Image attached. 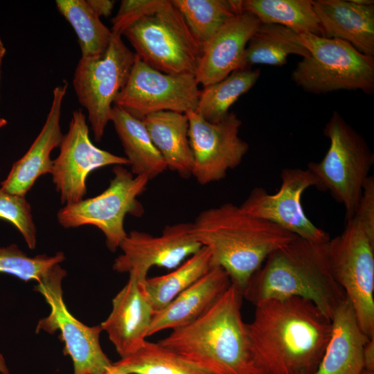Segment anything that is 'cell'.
Returning a JSON list of instances; mask_svg holds the SVG:
<instances>
[{
  "label": "cell",
  "mask_w": 374,
  "mask_h": 374,
  "mask_svg": "<svg viewBox=\"0 0 374 374\" xmlns=\"http://www.w3.org/2000/svg\"><path fill=\"white\" fill-rule=\"evenodd\" d=\"M247 326L260 374H312L332 322L312 301L291 297L258 303Z\"/></svg>",
  "instance_id": "cell-1"
},
{
  "label": "cell",
  "mask_w": 374,
  "mask_h": 374,
  "mask_svg": "<svg viewBox=\"0 0 374 374\" xmlns=\"http://www.w3.org/2000/svg\"><path fill=\"white\" fill-rule=\"evenodd\" d=\"M190 232L208 250L212 266L222 267L242 293L267 258L298 237L233 203L200 212Z\"/></svg>",
  "instance_id": "cell-2"
},
{
  "label": "cell",
  "mask_w": 374,
  "mask_h": 374,
  "mask_svg": "<svg viewBox=\"0 0 374 374\" xmlns=\"http://www.w3.org/2000/svg\"><path fill=\"white\" fill-rule=\"evenodd\" d=\"M242 299L231 283L204 315L158 343L211 374H260L242 318Z\"/></svg>",
  "instance_id": "cell-3"
},
{
  "label": "cell",
  "mask_w": 374,
  "mask_h": 374,
  "mask_svg": "<svg viewBox=\"0 0 374 374\" xmlns=\"http://www.w3.org/2000/svg\"><path fill=\"white\" fill-rule=\"evenodd\" d=\"M328 242L296 237L275 250L251 276L243 298L255 306L270 299L303 298L331 319L346 296L331 272Z\"/></svg>",
  "instance_id": "cell-4"
},
{
  "label": "cell",
  "mask_w": 374,
  "mask_h": 374,
  "mask_svg": "<svg viewBox=\"0 0 374 374\" xmlns=\"http://www.w3.org/2000/svg\"><path fill=\"white\" fill-rule=\"evenodd\" d=\"M330 147L319 162L308 170L317 180L316 188L328 191L345 208L346 221L353 218L364 186L374 163V154L364 139L336 111L323 129Z\"/></svg>",
  "instance_id": "cell-5"
},
{
  "label": "cell",
  "mask_w": 374,
  "mask_h": 374,
  "mask_svg": "<svg viewBox=\"0 0 374 374\" xmlns=\"http://www.w3.org/2000/svg\"><path fill=\"white\" fill-rule=\"evenodd\" d=\"M310 53L292 71V79L304 91L327 93L338 90L374 91V57L359 52L350 43L310 33L300 34Z\"/></svg>",
  "instance_id": "cell-6"
},
{
  "label": "cell",
  "mask_w": 374,
  "mask_h": 374,
  "mask_svg": "<svg viewBox=\"0 0 374 374\" xmlns=\"http://www.w3.org/2000/svg\"><path fill=\"white\" fill-rule=\"evenodd\" d=\"M123 35L136 55L154 69L168 74H195L202 48L171 1L132 24Z\"/></svg>",
  "instance_id": "cell-7"
},
{
  "label": "cell",
  "mask_w": 374,
  "mask_h": 374,
  "mask_svg": "<svg viewBox=\"0 0 374 374\" xmlns=\"http://www.w3.org/2000/svg\"><path fill=\"white\" fill-rule=\"evenodd\" d=\"M331 272L350 302L358 325L374 337V240L354 218L328 242Z\"/></svg>",
  "instance_id": "cell-8"
},
{
  "label": "cell",
  "mask_w": 374,
  "mask_h": 374,
  "mask_svg": "<svg viewBox=\"0 0 374 374\" xmlns=\"http://www.w3.org/2000/svg\"><path fill=\"white\" fill-rule=\"evenodd\" d=\"M109 186L98 195L66 204L57 214L64 228L92 225L105 235L106 245L115 251L127 233L124 229L127 214L139 217L143 208L137 197L150 181L145 176L134 175L122 166H115Z\"/></svg>",
  "instance_id": "cell-9"
},
{
  "label": "cell",
  "mask_w": 374,
  "mask_h": 374,
  "mask_svg": "<svg viewBox=\"0 0 374 374\" xmlns=\"http://www.w3.org/2000/svg\"><path fill=\"white\" fill-rule=\"evenodd\" d=\"M136 55L112 34L106 51L93 57H80L75 69L73 86L80 104L86 109L97 142L110 121L114 101L125 85Z\"/></svg>",
  "instance_id": "cell-10"
},
{
  "label": "cell",
  "mask_w": 374,
  "mask_h": 374,
  "mask_svg": "<svg viewBox=\"0 0 374 374\" xmlns=\"http://www.w3.org/2000/svg\"><path fill=\"white\" fill-rule=\"evenodd\" d=\"M66 276V271L57 264L35 286V290L44 297L51 308L50 314L39 321L35 331L50 334L60 331L64 354L69 355L73 362V374H104L112 362L100 344L102 328L100 325H84L68 310L62 287Z\"/></svg>",
  "instance_id": "cell-11"
},
{
  "label": "cell",
  "mask_w": 374,
  "mask_h": 374,
  "mask_svg": "<svg viewBox=\"0 0 374 374\" xmlns=\"http://www.w3.org/2000/svg\"><path fill=\"white\" fill-rule=\"evenodd\" d=\"M193 74H168L143 62L137 55L128 80L114 105L142 120L161 111L196 110L200 90Z\"/></svg>",
  "instance_id": "cell-12"
},
{
  "label": "cell",
  "mask_w": 374,
  "mask_h": 374,
  "mask_svg": "<svg viewBox=\"0 0 374 374\" xmlns=\"http://www.w3.org/2000/svg\"><path fill=\"white\" fill-rule=\"evenodd\" d=\"M185 114L193 155L192 175L202 185L224 179L229 170L240 164L249 148L239 136L241 120L233 112L218 123L206 121L195 110Z\"/></svg>",
  "instance_id": "cell-13"
},
{
  "label": "cell",
  "mask_w": 374,
  "mask_h": 374,
  "mask_svg": "<svg viewBox=\"0 0 374 374\" xmlns=\"http://www.w3.org/2000/svg\"><path fill=\"white\" fill-rule=\"evenodd\" d=\"M281 184L274 194L264 188H254L240 206L246 213L271 222L303 239L319 243L330 238L305 215L301 197L306 189L317 186V180L308 169L284 168L280 172Z\"/></svg>",
  "instance_id": "cell-14"
},
{
  "label": "cell",
  "mask_w": 374,
  "mask_h": 374,
  "mask_svg": "<svg viewBox=\"0 0 374 374\" xmlns=\"http://www.w3.org/2000/svg\"><path fill=\"white\" fill-rule=\"evenodd\" d=\"M89 132L82 110L73 111L51 172L62 204H73L83 199L87 193V178L94 170L111 165H130L126 157L96 147L91 141Z\"/></svg>",
  "instance_id": "cell-15"
},
{
  "label": "cell",
  "mask_w": 374,
  "mask_h": 374,
  "mask_svg": "<svg viewBox=\"0 0 374 374\" xmlns=\"http://www.w3.org/2000/svg\"><path fill=\"white\" fill-rule=\"evenodd\" d=\"M191 223L166 226L161 235L132 231L121 243L122 253L113 263V269L128 273L142 283L154 266L174 269L202 246L191 235Z\"/></svg>",
  "instance_id": "cell-16"
},
{
  "label": "cell",
  "mask_w": 374,
  "mask_h": 374,
  "mask_svg": "<svg viewBox=\"0 0 374 374\" xmlns=\"http://www.w3.org/2000/svg\"><path fill=\"white\" fill-rule=\"evenodd\" d=\"M260 24L246 11L229 19L202 47L195 74L197 83L205 87L242 69L246 46Z\"/></svg>",
  "instance_id": "cell-17"
},
{
  "label": "cell",
  "mask_w": 374,
  "mask_h": 374,
  "mask_svg": "<svg viewBox=\"0 0 374 374\" xmlns=\"http://www.w3.org/2000/svg\"><path fill=\"white\" fill-rule=\"evenodd\" d=\"M112 300V309L101 323L121 358L138 350L145 342L153 315L141 283L132 276Z\"/></svg>",
  "instance_id": "cell-18"
},
{
  "label": "cell",
  "mask_w": 374,
  "mask_h": 374,
  "mask_svg": "<svg viewBox=\"0 0 374 374\" xmlns=\"http://www.w3.org/2000/svg\"><path fill=\"white\" fill-rule=\"evenodd\" d=\"M67 86L64 80L62 84L53 89L46 121L28 150L12 165L7 178L1 182V188L4 190L25 196L38 177L51 172L53 160L50 154L53 149L60 147L63 137L60 117Z\"/></svg>",
  "instance_id": "cell-19"
},
{
  "label": "cell",
  "mask_w": 374,
  "mask_h": 374,
  "mask_svg": "<svg viewBox=\"0 0 374 374\" xmlns=\"http://www.w3.org/2000/svg\"><path fill=\"white\" fill-rule=\"evenodd\" d=\"M231 285L227 273L220 267L213 266L164 308L153 312L148 335L194 322L213 307Z\"/></svg>",
  "instance_id": "cell-20"
},
{
  "label": "cell",
  "mask_w": 374,
  "mask_h": 374,
  "mask_svg": "<svg viewBox=\"0 0 374 374\" xmlns=\"http://www.w3.org/2000/svg\"><path fill=\"white\" fill-rule=\"evenodd\" d=\"M323 37L350 43L361 53L374 57V4L352 0H312Z\"/></svg>",
  "instance_id": "cell-21"
},
{
  "label": "cell",
  "mask_w": 374,
  "mask_h": 374,
  "mask_svg": "<svg viewBox=\"0 0 374 374\" xmlns=\"http://www.w3.org/2000/svg\"><path fill=\"white\" fill-rule=\"evenodd\" d=\"M331 322L330 339L312 374H361L364 348L370 339L361 330L347 297L335 312Z\"/></svg>",
  "instance_id": "cell-22"
},
{
  "label": "cell",
  "mask_w": 374,
  "mask_h": 374,
  "mask_svg": "<svg viewBox=\"0 0 374 374\" xmlns=\"http://www.w3.org/2000/svg\"><path fill=\"white\" fill-rule=\"evenodd\" d=\"M167 168L188 178L192 175L193 155L189 140V122L184 113L161 111L142 119Z\"/></svg>",
  "instance_id": "cell-23"
},
{
  "label": "cell",
  "mask_w": 374,
  "mask_h": 374,
  "mask_svg": "<svg viewBox=\"0 0 374 374\" xmlns=\"http://www.w3.org/2000/svg\"><path fill=\"white\" fill-rule=\"evenodd\" d=\"M110 121L121 142L134 175L145 176L151 180L168 168L142 120L113 105Z\"/></svg>",
  "instance_id": "cell-24"
},
{
  "label": "cell",
  "mask_w": 374,
  "mask_h": 374,
  "mask_svg": "<svg viewBox=\"0 0 374 374\" xmlns=\"http://www.w3.org/2000/svg\"><path fill=\"white\" fill-rule=\"evenodd\" d=\"M292 54L310 56L300 34L282 25L260 24L246 46L242 69L254 64L283 66Z\"/></svg>",
  "instance_id": "cell-25"
},
{
  "label": "cell",
  "mask_w": 374,
  "mask_h": 374,
  "mask_svg": "<svg viewBox=\"0 0 374 374\" xmlns=\"http://www.w3.org/2000/svg\"><path fill=\"white\" fill-rule=\"evenodd\" d=\"M211 254L205 247L185 260L170 273L147 278L141 283L143 292L153 311H159L168 305L212 267Z\"/></svg>",
  "instance_id": "cell-26"
},
{
  "label": "cell",
  "mask_w": 374,
  "mask_h": 374,
  "mask_svg": "<svg viewBox=\"0 0 374 374\" xmlns=\"http://www.w3.org/2000/svg\"><path fill=\"white\" fill-rule=\"evenodd\" d=\"M242 8L261 24L282 25L299 34L323 37L312 0H242Z\"/></svg>",
  "instance_id": "cell-27"
},
{
  "label": "cell",
  "mask_w": 374,
  "mask_h": 374,
  "mask_svg": "<svg viewBox=\"0 0 374 374\" xmlns=\"http://www.w3.org/2000/svg\"><path fill=\"white\" fill-rule=\"evenodd\" d=\"M202 48L231 18L243 12L242 0H171Z\"/></svg>",
  "instance_id": "cell-28"
},
{
  "label": "cell",
  "mask_w": 374,
  "mask_h": 374,
  "mask_svg": "<svg viewBox=\"0 0 374 374\" xmlns=\"http://www.w3.org/2000/svg\"><path fill=\"white\" fill-rule=\"evenodd\" d=\"M260 70L238 69L223 80L200 91L196 112L210 123H218L229 113L231 106L256 83Z\"/></svg>",
  "instance_id": "cell-29"
},
{
  "label": "cell",
  "mask_w": 374,
  "mask_h": 374,
  "mask_svg": "<svg viewBox=\"0 0 374 374\" xmlns=\"http://www.w3.org/2000/svg\"><path fill=\"white\" fill-rule=\"evenodd\" d=\"M55 4L77 35L81 57L103 55L109 45L112 33L93 12L86 0H57Z\"/></svg>",
  "instance_id": "cell-30"
},
{
  "label": "cell",
  "mask_w": 374,
  "mask_h": 374,
  "mask_svg": "<svg viewBox=\"0 0 374 374\" xmlns=\"http://www.w3.org/2000/svg\"><path fill=\"white\" fill-rule=\"evenodd\" d=\"M118 371L135 374H211L158 342L148 341L134 353L112 363Z\"/></svg>",
  "instance_id": "cell-31"
},
{
  "label": "cell",
  "mask_w": 374,
  "mask_h": 374,
  "mask_svg": "<svg viewBox=\"0 0 374 374\" xmlns=\"http://www.w3.org/2000/svg\"><path fill=\"white\" fill-rule=\"evenodd\" d=\"M64 258L62 252L51 256L40 254L30 257L12 244L0 247V272L13 275L24 281L39 282L54 265L60 264Z\"/></svg>",
  "instance_id": "cell-32"
},
{
  "label": "cell",
  "mask_w": 374,
  "mask_h": 374,
  "mask_svg": "<svg viewBox=\"0 0 374 374\" xmlns=\"http://www.w3.org/2000/svg\"><path fill=\"white\" fill-rule=\"evenodd\" d=\"M0 218L12 223L23 235L28 247L33 249L37 242V231L31 207L25 196L8 193L0 188Z\"/></svg>",
  "instance_id": "cell-33"
},
{
  "label": "cell",
  "mask_w": 374,
  "mask_h": 374,
  "mask_svg": "<svg viewBox=\"0 0 374 374\" xmlns=\"http://www.w3.org/2000/svg\"><path fill=\"white\" fill-rule=\"evenodd\" d=\"M166 0H123L112 19L111 31L121 36L125 30L141 18L157 11Z\"/></svg>",
  "instance_id": "cell-34"
},
{
  "label": "cell",
  "mask_w": 374,
  "mask_h": 374,
  "mask_svg": "<svg viewBox=\"0 0 374 374\" xmlns=\"http://www.w3.org/2000/svg\"><path fill=\"white\" fill-rule=\"evenodd\" d=\"M368 236L374 240V178L369 176L353 217Z\"/></svg>",
  "instance_id": "cell-35"
},
{
  "label": "cell",
  "mask_w": 374,
  "mask_h": 374,
  "mask_svg": "<svg viewBox=\"0 0 374 374\" xmlns=\"http://www.w3.org/2000/svg\"><path fill=\"white\" fill-rule=\"evenodd\" d=\"M86 1L99 18L102 16H109L115 3V1L112 0H86Z\"/></svg>",
  "instance_id": "cell-36"
},
{
  "label": "cell",
  "mask_w": 374,
  "mask_h": 374,
  "mask_svg": "<svg viewBox=\"0 0 374 374\" xmlns=\"http://www.w3.org/2000/svg\"><path fill=\"white\" fill-rule=\"evenodd\" d=\"M364 369L374 371V337L368 339L363 350Z\"/></svg>",
  "instance_id": "cell-37"
},
{
  "label": "cell",
  "mask_w": 374,
  "mask_h": 374,
  "mask_svg": "<svg viewBox=\"0 0 374 374\" xmlns=\"http://www.w3.org/2000/svg\"><path fill=\"white\" fill-rule=\"evenodd\" d=\"M0 373L2 374H10L5 359L3 355L1 353H0Z\"/></svg>",
  "instance_id": "cell-38"
},
{
  "label": "cell",
  "mask_w": 374,
  "mask_h": 374,
  "mask_svg": "<svg viewBox=\"0 0 374 374\" xmlns=\"http://www.w3.org/2000/svg\"><path fill=\"white\" fill-rule=\"evenodd\" d=\"M6 49L4 46V44L1 39L0 38V69H1V65L3 58L6 54Z\"/></svg>",
  "instance_id": "cell-39"
},
{
  "label": "cell",
  "mask_w": 374,
  "mask_h": 374,
  "mask_svg": "<svg viewBox=\"0 0 374 374\" xmlns=\"http://www.w3.org/2000/svg\"><path fill=\"white\" fill-rule=\"evenodd\" d=\"M104 374H135V373H125L115 369L113 366H112Z\"/></svg>",
  "instance_id": "cell-40"
},
{
  "label": "cell",
  "mask_w": 374,
  "mask_h": 374,
  "mask_svg": "<svg viewBox=\"0 0 374 374\" xmlns=\"http://www.w3.org/2000/svg\"><path fill=\"white\" fill-rule=\"evenodd\" d=\"M8 123L7 121L5 118H0V127H2Z\"/></svg>",
  "instance_id": "cell-41"
},
{
  "label": "cell",
  "mask_w": 374,
  "mask_h": 374,
  "mask_svg": "<svg viewBox=\"0 0 374 374\" xmlns=\"http://www.w3.org/2000/svg\"><path fill=\"white\" fill-rule=\"evenodd\" d=\"M361 374H374V371H369L364 369Z\"/></svg>",
  "instance_id": "cell-42"
}]
</instances>
